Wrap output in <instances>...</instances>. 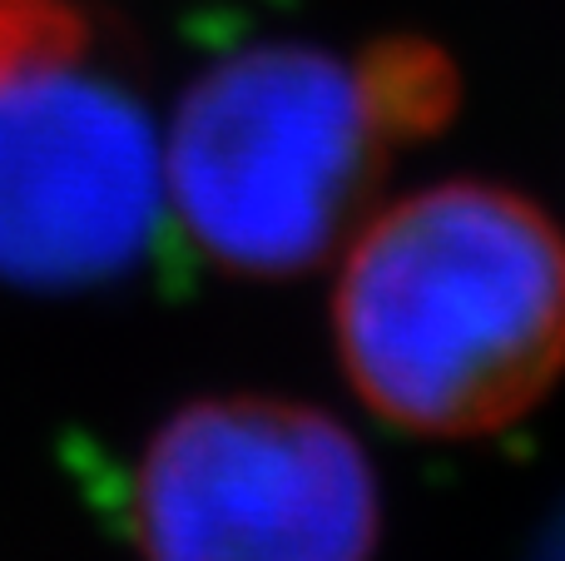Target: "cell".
Listing matches in <instances>:
<instances>
[{
    "label": "cell",
    "mask_w": 565,
    "mask_h": 561,
    "mask_svg": "<svg viewBox=\"0 0 565 561\" xmlns=\"http://www.w3.org/2000/svg\"><path fill=\"white\" fill-rule=\"evenodd\" d=\"M139 561H372L362 443L298 398H199L159 423L129 497Z\"/></svg>",
    "instance_id": "3"
},
{
    "label": "cell",
    "mask_w": 565,
    "mask_h": 561,
    "mask_svg": "<svg viewBox=\"0 0 565 561\" xmlns=\"http://www.w3.org/2000/svg\"><path fill=\"white\" fill-rule=\"evenodd\" d=\"M358 398L417 437L521 423L565 373V234L491 179H441L372 209L332 288Z\"/></svg>",
    "instance_id": "2"
},
{
    "label": "cell",
    "mask_w": 565,
    "mask_h": 561,
    "mask_svg": "<svg viewBox=\"0 0 565 561\" xmlns=\"http://www.w3.org/2000/svg\"><path fill=\"white\" fill-rule=\"evenodd\" d=\"M451 109L457 70L431 40L392 35L358 55L264 40L179 95L164 199L214 268L298 278L358 234L392 155Z\"/></svg>",
    "instance_id": "1"
},
{
    "label": "cell",
    "mask_w": 565,
    "mask_h": 561,
    "mask_svg": "<svg viewBox=\"0 0 565 561\" xmlns=\"http://www.w3.org/2000/svg\"><path fill=\"white\" fill-rule=\"evenodd\" d=\"M89 50L0 80V284L95 288L125 278L154 239L164 149Z\"/></svg>",
    "instance_id": "4"
},
{
    "label": "cell",
    "mask_w": 565,
    "mask_h": 561,
    "mask_svg": "<svg viewBox=\"0 0 565 561\" xmlns=\"http://www.w3.org/2000/svg\"><path fill=\"white\" fill-rule=\"evenodd\" d=\"M89 45H95V30H89L85 6L75 0H0V80Z\"/></svg>",
    "instance_id": "5"
}]
</instances>
